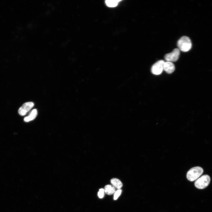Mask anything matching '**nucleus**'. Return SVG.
<instances>
[{
    "mask_svg": "<svg viewBox=\"0 0 212 212\" xmlns=\"http://www.w3.org/2000/svg\"><path fill=\"white\" fill-rule=\"evenodd\" d=\"M203 169L199 166H196L191 168L187 172L186 177L190 181L196 180L202 174Z\"/></svg>",
    "mask_w": 212,
    "mask_h": 212,
    "instance_id": "1",
    "label": "nucleus"
},
{
    "mask_svg": "<svg viewBox=\"0 0 212 212\" xmlns=\"http://www.w3.org/2000/svg\"><path fill=\"white\" fill-rule=\"evenodd\" d=\"M177 46L180 50L183 52H187L191 49L192 43L190 39L188 37L183 36L178 41Z\"/></svg>",
    "mask_w": 212,
    "mask_h": 212,
    "instance_id": "2",
    "label": "nucleus"
},
{
    "mask_svg": "<svg viewBox=\"0 0 212 212\" xmlns=\"http://www.w3.org/2000/svg\"><path fill=\"white\" fill-rule=\"evenodd\" d=\"M210 180V177L208 175H203L196 180L195 186L199 189H204L209 185Z\"/></svg>",
    "mask_w": 212,
    "mask_h": 212,
    "instance_id": "3",
    "label": "nucleus"
},
{
    "mask_svg": "<svg viewBox=\"0 0 212 212\" xmlns=\"http://www.w3.org/2000/svg\"><path fill=\"white\" fill-rule=\"evenodd\" d=\"M164 62V60H160L154 63L151 68V72L152 74L156 75L160 74L163 70Z\"/></svg>",
    "mask_w": 212,
    "mask_h": 212,
    "instance_id": "4",
    "label": "nucleus"
},
{
    "mask_svg": "<svg viewBox=\"0 0 212 212\" xmlns=\"http://www.w3.org/2000/svg\"><path fill=\"white\" fill-rule=\"evenodd\" d=\"M180 54V50L175 48L172 52L166 54L165 56V59L167 61L171 62H175L178 59Z\"/></svg>",
    "mask_w": 212,
    "mask_h": 212,
    "instance_id": "5",
    "label": "nucleus"
},
{
    "mask_svg": "<svg viewBox=\"0 0 212 212\" xmlns=\"http://www.w3.org/2000/svg\"><path fill=\"white\" fill-rule=\"evenodd\" d=\"M32 102H27L24 103L19 109L18 113L21 116L26 115L34 106Z\"/></svg>",
    "mask_w": 212,
    "mask_h": 212,
    "instance_id": "6",
    "label": "nucleus"
},
{
    "mask_svg": "<svg viewBox=\"0 0 212 212\" xmlns=\"http://www.w3.org/2000/svg\"><path fill=\"white\" fill-rule=\"evenodd\" d=\"M175 70V66L172 62H165L163 65V70L168 74L173 73Z\"/></svg>",
    "mask_w": 212,
    "mask_h": 212,
    "instance_id": "7",
    "label": "nucleus"
},
{
    "mask_svg": "<svg viewBox=\"0 0 212 212\" xmlns=\"http://www.w3.org/2000/svg\"><path fill=\"white\" fill-rule=\"evenodd\" d=\"M37 115V110L36 109H34L31 111L29 116L24 118V121L25 122H28L33 120L35 118Z\"/></svg>",
    "mask_w": 212,
    "mask_h": 212,
    "instance_id": "8",
    "label": "nucleus"
},
{
    "mask_svg": "<svg viewBox=\"0 0 212 212\" xmlns=\"http://www.w3.org/2000/svg\"><path fill=\"white\" fill-rule=\"evenodd\" d=\"M110 181L112 186L118 189H120L122 186V184L121 182L117 178H112Z\"/></svg>",
    "mask_w": 212,
    "mask_h": 212,
    "instance_id": "9",
    "label": "nucleus"
},
{
    "mask_svg": "<svg viewBox=\"0 0 212 212\" xmlns=\"http://www.w3.org/2000/svg\"><path fill=\"white\" fill-rule=\"evenodd\" d=\"M104 190L105 193L108 195H112L115 191V188L112 186L110 185L105 186Z\"/></svg>",
    "mask_w": 212,
    "mask_h": 212,
    "instance_id": "10",
    "label": "nucleus"
},
{
    "mask_svg": "<svg viewBox=\"0 0 212 212\" xmlns=\"http://www.w3.org/2000/svg\"><path fill=\"white\" fill-rule=\"evenodd\" d=\"M120 0H107L105 3L106 5L109 7H115L118 4Z\"/></svg>",
    "mask_w": 212,
    "mask_h": 212,
    "instance_id": "11",
    "label": "nucleus"
},
{
    "mask_svg": "<svg viewBox=\"0 0 212 212\" xmlns=\"http://www.w3.org/2000/svg\"><path fill=\"white\" fill-rule=\"evenodd\" d=\"M121 192L122 190L120 189H118L115 191L114 194V199L117 200L121 194Z\"/></svg>",
    "mask_w": 212,
    "mask_h": 212,
    "instance_id": "12",
    "label": "nucleus"
},
{
    "mask_svg": "<svg viewBox=\"0 0 212 212\" xmlns=\"http://www.w3.org/2000/svg\"><path fill=\"white\" fill-rule=\"evenodd\" d=\"M104 189L100 188L98 193V196L100 198H102L104 195Z\"/></svg>",
    "mask_w": 212,
    "mask_h": 212,
    "instance_id": "13",
    "label": "nucleus"
}]
</instances>
